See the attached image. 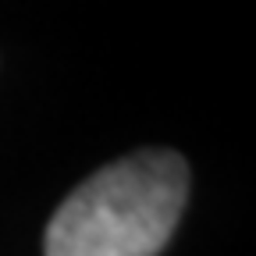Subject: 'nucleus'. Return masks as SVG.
<instances>
[{
    "mask_svg": "<svg viewBox=\"0 0 256 256\" xmlns=\"http://www.w3.org/2000/svg\"><path fill=\"white\" fill-rule=\"evenodd\" d=\"M188 200V168L174 150H139L89 174L57 206L43 256H156Z\"/></svg>",
    "mask_w": 256,
    "mask_h": 256,
    "instance_id": "1",
    "label": "nucleus"
}]
</instances>
